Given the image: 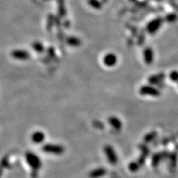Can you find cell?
I'll use <instances>...</instances> for the list:
<instances>
[{"instance_id":"obj_3","label":"cell","mask_w":178,"mask_h":178,"mask_svg":"<svg viewBox=\"0 0 178 178\" xmlns=\"http://www.w3.org/2000/svg\"><path fill=\"white\" fill-rule=\"evenodd\" d=\"M139 93L142 96H149L152 97H158L161 94L159 89L153 85H143L139 89Z\"/></svg>"},{"instance_id":"obj_13","label":"cell","mask_w":178,"mask_h":178,"mask_svg":"<svg viewBox=\"0 0 178 178\" xmlns=\"http://www.w3.org/2000/svg\"><path fill=\"white\" fill-rule=\"evenodd\" d=\"M13 56L18 60H27L29 57V53L23 51H15L13 53Z\"/></svg>"},{"instance_id":"obj_8","label":"cell","mask_w":178,"mask_h":178,"mask_svg":"<svg viewBox=\"0 0 178 178\" xmlns=\"http://www.w3.org/2000/svg\"><path fill=\"white\" fill-rule=\"evenodd\" d=\"M45 134L40 131H37L34 132L31 135L32 141L35 144H40L45 140Z\"/></svg>"},{"instance_id":"obj_15","label":"cell","mask_w":178,"mask_h":178,"mask_svg":"<svg viewBox=\"0 0 178 178\" xmlns=\"http://www.w3.org/2000/svg\"><path fill=\"white\" fill-rule=\"evenodd\" d=\"M157 136V133L155 131H152V132L147 133L144 137V141L146 143H149L154 141Z\"/></svg>"},{"instance_id":"obj_18","label":"cell","mask_w":178,"mask_h":178,"mask_svg":"<svg viewBox=\"0 0 178 178\" xmlns=\"http://www.w3.org/2000/svg\"><path fill=\"white\" fill-rule=\"evenodd\" d=\"M177 19V16L176 14H169L168 15H167L166 17V21L169 22H175Z\"/></svg>"},{"instance_id":"obj_17","label":"cell","mask_w":178,"mask_h":178,"mask_svg":"<svg viewBox=\"0 0 178 178\" xmlns=\"http://www.w3.org/2000/svg\"><path fill=\"white\" fill-rule=\"evenodd\" d=\"M169 79L171 80L172 82H177L178 83V71H173L169 73Z\"/></svg>"},{"instance_id":"obj_4","label":"cell","mask_w":178,"mask_h":178,"mask_svg":"<svg viewBox=\"0 0 178 178\" xmlns=\"http://www.w3.org/2000/svg\"><path fill=\"white\" fill-rule=\"evenodd\" d=\"M104 152L107 158L108 161L111 165H115L118 162V156L114 149L110 145H107L104 147Z\"/></svg>"},{"instance_id":"obj_16","label":"cell","mask_w":178,"mask_h":178,"mask_svg":"<svg viewBox=\"0 0 178 178\" xmlns=\"http://www.w3.org/2000/svg\"><path fill=\"white\" fill-rule=\"evenodd\" d=\"M139 149L141 150V153H142L141 155H142L143 156H145V157L146 158L147 156L149 155L150 150L146 145H141L140 146H139Z\"/></svg>"},{"instance_id":"obj_1","label":"cell","mask_w":178,"mask_h":178,"mask_svg":"<svg viewBox=\"0 0 178 178\" xmlns=\"http://www.w3.org/2000/svg\"><path fill=\"white\" fill-rule=\"evenodd\" d=\"M25 160L27 164L33 169V172H38L42 166L40 157L33 152H26L25 154Z\"/></svg>"},{"instance_id":"obj_2","label":"cell","mask_w":178,"mask_h":178,"mask_svg":"<svg viewBox=\"0 0 178 178\" xmlns=\"http://www.w3.org/2000/svg\"><path fill=\"white\" fill-rule=\"evenodd\" d=\"M42 150L47 154H54V155H61L65 152V148L60 145L47 143L42 146Z\"/></svg>"},{"instance_id":"obj_6","label":"cell","mask_w":178,"mask_h":178,"mask_svg":"<svg viewBox=\"0 0 178 178\" xmlns=\"http://www.w3.org/2000/svg\"><path fill=\"white\" fill-rule=\"evenodd\" d=\"M107 170L106 168L103 167H100L92 169V171L89 172L88 176L90 178H100L105 176Z\"/></svg>"},{"instance_id":"obj_10","label":"cell","mask_w":178,"mask_h":178,"mask_svg":"<svg viewBox=\"0 0 178 178\" xmlns=\"http://www.w3.org/2000/svg\"><path fill=\"white\" fill-rule=\"evenodd\" d=\"M117 62V57L114 54H108L104 58V63L108 67H112Z\"/></svg>"},{"instance_id":"obj_12","label":"cell","mask_w":178,"mask_h":178,"mask_svg":"<svg viewBox=\"0 0 178 178\" xmlns=\"http://www.w3.org/2000/svg\"><path fill=\"white\" fill-rule=\"evenodd\" d=\"M166 155V154L164 152H160V153H157L154 154L152 158V165L154 166V167H156V166H157L158 164H159L160 162L163 159L164 156Z\"/></svg>"},{"instance_id":"obj_5","label":"cell","mask_w":178,"mask_h":178,"mask_svg":"<svg viewBox=\"0 0 178 178\" xmlns=\"http://www.w3.org/2000/svg\"><path fill=\"white\" fill-rule=\"evenodd\" d=\"M162 23H163V19L162 18H157L149 23L147 26V30L150 33H155L160 28Z\"/></svg>"},{"instance_id":"obj_7","label":"cell","mask_w":178,"mask_h":178,"mask_svg":"<svg viewBox=\"0 0 178 178\" xmlns=\"http://www.w3.org/2000/svg\"><path fill=\"white\" fill-rule=\"evenodd\" d=\"M165 78H166V75L164 74V73H158V74L150 76L148 79V81L150 84L156 85L160 83L162 80H164Z\"/></svg>"},{"instance_id":"obj_11","label":"cell","mask_w":178,"mask_h":178,"mask_svg":"<svg viewBox=\"0 0 178 178\" xmlns=\"http://www.w3.org/2000/svg\"><path fill=\"white\" fill-rule=\"evenodd\" d=\"M144 59L145 63L147 65L152 64L154 61V52L152 50L148 48L145 50L144 51Z\"/></svg>"},{"instance_id":"obj_14","label":"cell","mask_w":178,"mask_h":178,"mask_svg":"<svg viewBox=\"0 0 178 178\" xmlns=\"http://www.w3.org/2000/svg\"><path fill=\"white\" fill-rule=\"evenodd\" d=\"M141 167V166L138 163L137 161L131 162H130L128 166V168L129 169V171L131 172H137V171H139V169H140Z\"/></svg>"},{"instance_id":"obj_9","label":"cell","mask_w":178,"mask_h":178,"mask_svg":"<svg viewBox=\"0 0 178 178\" xmlns=\"http://www.w3.org/2000/svg\"><path fill=\"white\" fill-rule=\"evenodd\" d=\"M108 123L116 131H119L122 128V122L118 118L111 116L108 119Z\"/></svg>"}]
</instances>
